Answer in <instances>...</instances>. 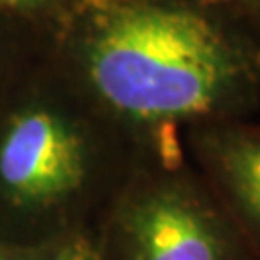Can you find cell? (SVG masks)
<instances>
[{
	"label": "cell",
	"mask_w": 260,
	"mask_h": 260,
	"mask_svg": "<svg viewBox=\"0 0 260 260\" xmlns=\"http://www.w3.org/2000/svg\"><path fill=\"white\" fill-rule=\"evenodd\" d=\"M254 23L206 0H79L74 47L112 112L139 125L212 120L260 89Z\"/></svg>",
	"instance_id": "cell-1"
},
{
	"label": "cell",
	"mask_w": 260,
	"mask_h": 260,
	"mask_svg": "<svg viewBox=\"0 0 260 260\" xmlns=\"http://www.w3.org/2000/svg\"><path fill=\"white\" fill-rule=\"evenodd\" d=\"M125 260H243L232 228L191 183L150 181L121 218Z\"/></svg>",
	"instance_id": "cell-2"
},
{
	"label": "cell",
	"mask_w": 260,
	"mask_h": 260,
	"mask_svg": "<svg viewBox=\"0 0 260 260\" xmlns=\"http://www.w3.org/2000/svg\"><path fill=\"white\" fill-rule=\"evenodd\" d=\"M87 174L81 135L47 108L19 114L0 145V177L19 203L48 205L75 193Z\"/></svg>",
	"instance_id": "cell-3"
},
{
	"label": "cell",
	"mask_w": 260,
	"mask_h": 260,
	"mask_svg": "<svg viewBox=\"0 0 260 260\" xmlns=\"http://www.w3.org/2000/svg\"><path fill=\"white\" fill-rule=\"evenodd\" d=\"M199 145L214 181L260 237V129L216 125L201 135Z\"/></svg>",
	"instance_id": "cell-4"
},
{
	"label": "cell",
	"mask_w": 260,
	"mask_h": 260,
	"mask_svg": "<svg viewBox=\"0 0 260 260\" xmlns=\"http://www.w3.org/2000/svg\"><path fill=\"white\" fill-rule=\"evenodd\" d=\"M206 2L232 10L260 29V0H206Z\"/></svg>",
	"instance_id": "cell-5"
},
{
	"label": "cell",
	"mask_w": 260,
	"mask_h": 260,
	"mask_svg": "<svg viewBox=\"0 0 260 260\" xmlns=\"http://www.w3.org/2000/svg\"><path fill=\"white\" fill-rule=\"evenodd\" d=\"M54 260H99V256L94 254L91 247H87L83 243H77V245L64 249Z\"/></svg>",
	"instance_id": "cell-6"
},
{
	"label": "cell",
	"mask_w": 260,
	"mask_h": 260,
	"mask_svg": "<svg viewBox=\"0 0 260 260\" xmlns=\"http://www.w3.org/2000/svg\"><path fill=\"white\" fill-rule=\"evenodd\" d=\"M47 2H50V0H0V6L14 10H33L45 6Z\"/></svg>",
	"instance_id": "cell-7"
}]
</instances>
